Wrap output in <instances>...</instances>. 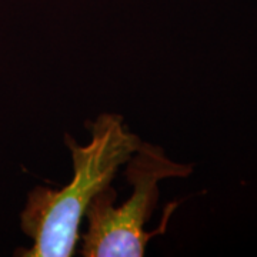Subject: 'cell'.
<instances>
[{"mask_svg":"<svg viewBox=\"0 0 257 257\" xmlns=\"http://www.w3.org/2000/svg\"><path fill=\"white\" fill-rule=\"evenodd\" d=\"M90 143L80 146L66 135V146L72 155L73 179L53 190L36 186L28 194L20 214L22 230L33 240L30 248H19L23 257H70L80 239V224L94 196L109 187L116 173L142 145L120 114L103 113L87 121Z\"/></svg>","mask_w":257,"mask_h":257,"instance_id":"6da1fadb","label":"cell"},{"mask_svg":"<svg viewBox=\"0 0 257 257\" xmlns=\"http://www.w3.org/2000/svg\"><path fill=\"white\" fill-rule=\"evenodd\" d=\"M193 172L190 165H180L166 156L163 147L143 143L126 162V179L133 193L124 203L114 206L117 192L103 189L93 199L84 217L87 230L80 234L84 257H142L147 243L163 234L167 221L177 203L167 204L160 226L146 231L159 202V183L172 177H187Z\"/></svg>","mask_w":257,"mask_h":257,"instance_id":"7a4b0ae2","label":"cell"}]
</instances>
